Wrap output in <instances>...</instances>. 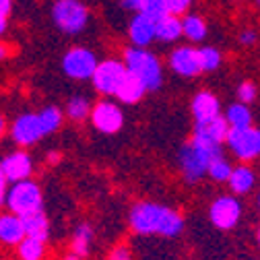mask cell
<instances>
[{
	"label": "cell",
	"instance_id": "20",
	"mask_svg": "<svg viewBox=\"0 0 260 260\" xmlns=\"http://www.w3.org/2000/svg\"><path fill=\"white\" fill-rule=\"evenodd\" d=\"M180 25H182V36L192 44H199L207 38L209 27L201 15H184L180 19Z\"/></svg>",
	"mask_w": 260,
	"mask_h": 260
},
{
	"label": "cell",
	"instance_id": "7",
	"mask_svg": "<svg viewBox=\"0 0 260 260\" xmlns=\"http://www.w3.org/2000/svg\"><path fill=\"white\" fill-rule=\"evenodd\" d=\"M126 77V69L122 60H114V58H108L104 62H97V67L91 75V83L95 87L97 93L102 95H116L122 79Z\"/></svg>",
	"mask_w": 260,
	"mask_h": 260
},
{
	"label": "cell",
	"instance_id": "24",
	"mask_svg": "<svg viewBox=\"0 0 260 260\" xmlns=\"http://www.w3.org/2000/svg\"><path fill=\"white\" fill-rule=\"evenodd\" d=\"M91 242H93V230H91V225L89 223H81L77 230H75V234H73V244H71V252L73 254H77V256H81V258H85L87 254H89V250H91Z\"/></svg>",
	"mask_w": 260,
	"mask_h": 260
},
{
	"label": "cell",
	"instance_id": "12",
	"mask_svg": "<svg viewBox=\"0 0 260 260\" xmlns=\"http://www.w3.org/2000/svg\"><path fill=\"white\" fill-rule=\"evenodd\" d=\"M0 168H3L7 182L15 184L31 178V174H34V159H31L27 151H13L0 159Z\"/></svg>",
	"mask_w": 260,
	"mask_h": 260
},
{
	"label": "cell",
	"instance_id": "25",
	"mask_svg": "<svg viewBox=\"0 0 260 260\" xmlns=\"http://www.w3.org/2000/svg\"><path fill=\"white\" fill-rule=\"evenodd\" d=\"M38 120H40V126L44 130V135H52L62 126V120H64V114L60 108L56 106H48L44 108L40 114H38Z\"/></svg>",
	"mask_w": 260,
	"mask_h": 260
},
{
	"label": "cell",
	"instance_id": "16",
	"mask_svg": "<svg viewBox=\"0 0 260 260\" xmlns=\"http://www.w3.org/2000/svg\"><path fill=\"white\" fill-rule=\"evenodd\" d=\"M21 225H23L25 238H34V240H40L44 244L50 238V221H48L44 209L23 215L21 217Z\"/></svg>",
	"mask_w": 260,
	"mask_h": 260
},
{
	"label": "cell",
	"instance_id": "4",
	"mask_svg": "<svg viewBox=\"0 0 260 260\" xmlns=\"http://www.w3.org/2000/svg\"><path fill=\"white\" fill-rule=\"evenodd\" d=\"M52 21L64 36H79L89 25V9L81 0H56Z\"/></svg>",
	"mask_w": 260,
	"mask_h": 260
},
{
	"label": "cell",
	"instance_id": "41",
	"mask_svg": "<svg viewBox=\"0 0 260 260\" xmlns=\"http://www.w3.org/2000/svg\"><path fill=\"white\" fill-rule=\"evenodd\" d=\"M64 260H83L81 256H77V254H73V252H69L67 256H64Z\"/></svg>",
	"mask_w": 260,
	"mask_h": 260
},
{
	"label": "cell",
	"instance_id": "10",
	"mask_svg": "<svg viewBox=\"0 0 260 260\" xmlns=\"http://www.w3.org/2000/svg\"><path fill=\"white\" fill-rule=\"evenodd\" d=\"M242 217V205L236 197H219L213 201L211 209H209V219L211 223L221 232H227V230H234L238 225Z\"/></svg>",
	"mask_w": 260,
	"mask_h": 260
},
{
	"label": "cell",
	"instance_id": "31",
	"mask_svg": "<svg viewBox=\"0 0 260 260\" xmlns=\"http://www.w3.org/2000/svg\"><path fill=\"white\" fill-rule=\"evenodd\" d=\"M238 100H240V104H244V106L252 104V102L256 100V85L250 83V81L240 83V87H238Z\"/></svg>",
	"mask_w": 260,
	"mask_h": 260
},
{
	"label": "cell",
	"instance_id": "28",
	"mask_svg": "<svg viewBox=\"0 0 260 260\" xmlns=\"http://www.w3.org/2000/svg\"><path fill=\"white\" fill-rule=\"evenodd\" d=\"M232 170H234V166H232L223 155H219V157H215L211 164H209L207 174H209V178H211L213 182H227V180H230Z\"/></svg>",
	"mask_w": 260,
	"mask_h": 260
},
{
	"label": "cell",
	"instance_id": "30",
	"mask_svg": "<svg viewBox=\"0 0 260 260\" xmlns=\"http://www.w3.org/2000/svg\"><path fill=\"white\" fill-rule=\"evenodd\" d=\"M89 112H91V106L85 97H71L69 104H67V116L75 122H83L89 118Z\"/></svg>",
	"mask_w": 260,
	"mask_h": 260
},
{
	"label": "cell",
	"instance_id": "39",
	"mask_svg": "<svg viewBox=\"0 0 260 260\" xmlns=\"http://www.w3.org/2000/svg\"><path fill=\"white\" fill-rule=\"evenodd\" d=\"M5 128H7V122H5V116L0 114V137H3V133H5Z\"/></svg>",
	"mask_w": 260,
	"mask_h": 260
},
{
	"label": "cell",
	"instance_id": "23",
	"mask_svg": "<svg viewBox=\"0 0 260 260\" xmlns=\"http://www.w3.org/2000/svg\"><path fill=\"white\" fill-rule=\"evenodd\" d=\"M225 122L230 128H250L252 126V112L244 104H232L225 112Z\"/></svg>",
	"mask_w": 260,
	"mask_h": 260
},
{
	"label": "cell",
	"instance_id": "33",
	"mask_svg": "<svg viewBox=\"0 0 260 260\" xmlns=\"http://www.w3.org/2000/svg\"><path fill=\"white\" fill-rule=\"evenodd\" d=\"M108 260H133V254H130V250L126 246H118L110 252Z\"/></svg>",
	"mask_w": 260,
	"mask_h": 260
},
{
	"label": "cell",
	"instance_id": "42",
	"mask_svg": "<svg viewBox=\"0 0 260 260\" xmlns=\"http://www.w3.org/2000/svg\"><path fill=\"white\" fill-rule=\"evenodd\" d=\"M135 3H137V5H139V0H135Z\"/></svg>",
	"mask_w": 260,
	"mask_h": 260
},
{
	"label": "cell",
	"instance_id": "26",
	"mask_svg": "<svg viewBox=\"0 0 260 260\" xmlns=\"http://www.w3.org/2000/svg\"><path fill=\"white\" fill-rule=\"evenodd\" d=\"M17 248H19L21 260H42L44 252H46V244L40 240H34V238H23L17 244Z\"/></svg>",
	"mask_w": 260,
	"mask_h": 260
},
{
	"label": "cell",
	"instance_id": "22",
	"mask_svg": "<svg viewBox=\"0 0 260 260\" xmlns=\"http://www.w3.org/2000/svg\"><path fill=\"white\" fill-rule=\"evenodd\" d=\"M254 182H256V174L248 166L234 168L232 174H230V180H227V184H230L234 194H248L254 188Z\"/></svg>",
	"mask_w": 260,
	"mask_h": 260
},
{
	"label": "cell",
	"instance_id": "27",
	"mask_svg": "<svg viewBox=\"0 0 260 260\" xmlns=\"http://www.w3.org/2000/svg\"><path fill=\"white\" fill-rule=\"evenodd\" d=\"M137 13L145 15L149 19H153V21H159V19H164L166 15H170L166 0H139Z\"/></svg>",
	"mask_w": 260,
	"mask_h": 260
},
{
	"label": "cell",
	"instance_id": "1",
	"mask_svg": "<svg viewBox=\"0 0 260 260\" xmlns=\"http://www.w3.org/2000/svg\"><path fill=\"white\" fill-rule=\"evenodd\" d=\"M133 232L141 236H166L176 238L184 230V217L172 207L157 203H139L128 215Z\"/></svg>",
	"mask_w": 260,
	"mask_h": 260
},
{
	"label": "cell",
	"instance_id": "29",
	"mask_svg": "<svg viewBox=\"0 0 260 260\" xmlns=\"http://www.w3.org/2000/svg\"><path fill=\"white\" fill-rule=\"evenodd\" d=\"M199 58H201V71L203 73H213L221 67V52L213 46H205V48H199Z\"/></svg>",
	"mask_w": 260,
	"mask_h": 260
},
{
	"label": "cell",
	"instance_id": "37",
	"mask_svg": "<svg viewBox=\"0 0 260 260\" xmlns=\"http://www.w3.org/2000/svg\"><path fill=\"white\" fill-rule=\"evenodd\" d=\"M9 56H11V50H9V46H7V44H0V62H5Z\"/></svg>",
	"mask_w": 260,
	"mask_h": 260
},
{
	"label": "cell",
	"instance_id": "17",
	"mask_svg": "<svg viewBox=\"0 0 260 260\" xmlns=\"http://www.w3.org/2000/svg\"><path fill=\"white\" fill-rule=\"evenodd\" d=\"M190 108H192L194 122H203V120H209L221 114V104L211 91H199L194 95Z\"/></svg>",
	"mask_w": 260,
	"mask_h": 260
},
{
	"label": "cell",
	"instance_id": "18",
	"mask_svg": "<svg viewBox=\"0 0 260 260\" xmlns=\"http://www.w3.org/2000/svg\"><path fill=\"white\" fill-rule=\"evenodd\" d=\"M145 93H147V89H145L143 81L139 77H135L133 73H126V77L122 79V83L116 91V97H118V102L133 106V104H139L143 100Z\"/></svg>",
	"mask_w": 260,
	"mask_h": 260
},
{
	"label": "cell",
	"instance_id": "9",
	"mask_svg": "<svg viewBox=\"0 0 260 260\" xmlns=\"http://www.w3.org/2000/svg\"><path fill=\"white\" fill-rule=\"evenodd\" d=\"M89 118L93 122V126L100 130L104 135H116L120 133V128L124 126V112L118 104L110 102V100H104V102H97L91 112H89Z\"/></svg>",
	"mask_w": 260,
	"mask_h": 260
},
{
	"label": "cell",
	"instance_id": "40",
	"mask_svg": "<svg viewBox=\"0 0 260 260\" xmlns=\"http://www.w3.org/2000/svg\"><path fill=\"white\" fill-rule=\"evenodd\" d=\"M52 159V164H58V159H60V155L58 153H48V161Z\"/></svg>",
	"mask_w": 260,
	"mask_h": 260
},
{
	"label": "cell",
	"instance_id": "3",
	"mask_svg": "<svg viewBox=\"0 0 260 260\" xmlns=\"http://www.w3.org/2000/svg\"><path fill=\"white\" fill-rule=\"evenodd\" d=\"M124 69L126 73H133L139 77L147 91H157L164 83V69H161L159 58L149 52L147 48H135L130 46L124 50Z\"/></svg>",
	"mask_w": 260,
	"mask_h": 260
},
{
	"label": "cell",
	"instance_id": "15",
	"mask_svg": "<svg viewBox=\"0 0 260 260\" xmlns=\"http://www.w3.org/2000/svg\"><path fill=\"white\" fill-rule=\"evenodd\" d=\"M227 130H230V126H227L225 118L219 114V116L203 120V122H194V135L192 137L215 143V145H223L225 137H227Z\"/></svg>",
	"mask_w": 260,
	"mask_h": 260
},
{
	"label": "cell",
	"instance_id": "5",
	"mask_svg": "<svg viewBox=\"0 0 260 260\" xmlns=\"http://www.w3.org/2000/svg\"><path fill=\"white\" fill-rule=\"evenodd\" d=\"M5 205L9 211L17 217H23L27 213H34L44 209V197H42V188L34 180H21L15 182L11 188H7V197Z\"/></svg>",
	"mask_w": 260,
	"mask_h": 260
},
{
	"label": "cell",
	"instance_id": "11",
	"mask_svg": "<svg viewBox=\"0 0 260 260\" xmlns=\"http://www.w3.org/2000/svg\"><path fill=\"white\" fill-rule=\"evenodd\" d=\"M11 137L21 147H31V145L40 143L46 135L40 126L38 114H21L11 126Z\"/></svg>",
	"mask_w": 260,
	"mask_h": 260
},
{
	"label": "cell",
	"instance_id": "35",
	"mask_svg": "<svg viewBox=\"0 0 260 260\" xmlns=\"http://www.w3.org/2000/svg\"><path fill=\"white\" fill-rule=\"evenodd\" d=\"M7 188H9V182L3 174V168H0V207L5 205V197H7Z\"/></svg>",
	"mask_w": 260,
	"mask_h": 260
},
{
	"label": "cell",
	"instance_id": "34",
	"mask_svg": "<svg viewBox=\"0 0 260 260\" xmlns=\"http://www.w3.org/2000/svg\"><path fill=\"white\" fill-rule=\"evenodd\" d=\"M256 42V31L254 29H244L240 34V44L242 46H254Z\"/></svg>",
	"mask_w": 260,
	"mask_h": 260
},
{
	"label": "cell",
	"instance_id": "8",
	"mask_svg": "<svg viewBox=\"0 0 260 260\" xmlns=\"http://www.w3.org/2000/svg\"><path fill=\"white\" fill-rule=\"evenodd\" d=\"M227 147L240 161H252L260 153V133L258 128H230L225 137Z\"/></svg>",
	"mask_w": 260,
	"mask_h": 260
},
{
	"label": "cell",
	"instance_id": "6",
	"mask_svg": "<svg viewBox=\"0 0 260 260\" xmlns=\"http://www.w3.org/2000/svg\"><path fill=\"white\" fill-rule=\"evenodd\" d=\"M97 62L100 60H97L95 52H91L89 48L77 46V48H71L62 56V71H64V75L75 81H89L97 67Z\"/></svg>",
	"mask_w": 260,
	"mask_h": 260
},
{
	"label": "cell",
	"instance_id": "21",
	"mask_svg": "<svg viewBox=\"0 0 260 260\" xmlns=\"http://www.w3.org/2000/svg\"><path fill=\"white\" fill-rule=\"evenodd\" d=\"M182 38V25H180V17L176 15H166L164 19H159L155 23V40L164 42V44H172L176 40Z\"/></svg>",
	"mask_w": 260,
	"mask_h": 260
},
{
	"label": "cell",
	"instance_id": "36",
	"mask_svg": "<svg viewBox=\"0 0 260 260\" xmlns=\"http://www.w3.org/2000/svg\"><path fill=\"white\" fill-rule=\"evenodd\" d=\"M13 11V0H0V17H9Z\"/></svg>",
	"mask_w": 260,
	"mask_h": 260
},
{
	"label": "cell",
	"instance_id": "32",
	"mask_svg": "<svg viewBox=\"0 0 260 260\" xmlns=\"http://www.w3.org/2000/svg\"><path fill=\"white\" fill-rule=\"evenodd\" d=\"M192 3H194V0H166L170 15H176V17H180L182 13H188V9L192 7Z\"/></svg>",
	"mask_w": 260,
	"mask_h": 260
},
{
	"label": "cell",
	"instance_id": "14",
	"mask_svg": "<svg viewBox=\"0 0 260 260\" xmlns=\"http://www.w3.org/2000/svg\"><path fill=\"white\" fill-rule=\"evenodd\" d=\"M155 23L153 19L137 13L128 23V38L135 48H147L155 42Z\"/></svg>",
	"mask_w": 260,
	"mask_h": 260
},
{
	"label": "cell",
	"instance_id": "2",
	"mask_svg": "<svg viewBox=\"0 0 260 260\" xmlns=\"http://www.w3.org/2000/svg\"><path fill=\"white\" fill-rule=\"evenodd\" d=\"M219 155H223L221 145L192 137V141L180 149V170H182L184 180L188 184L199 182L207 174L209 164Z\"/></svg>",
	"mask_w": 260,
	"mask_h": 260
},
{
	"label": "cell",
	"instance_id": "13",
	"mask_svg": "<svg viewBox=\"0 0 260 260\" xmlns=\"http://www.w3.org/2000/svg\"><path fill=\"white\" fill-rule=\"evenodd\" d=\"M170 69L180 75V77H199L203 71H201V58H199V48H192V46H182V48H176L172 54H170Z\"/></svg>",
	"mask_w": 260,
	"mask_h": 260
},
{
	"label": "cell",
	"instance_id": "19",
	"mask_svg": "<svg viewBox=\"0 0 260 260\" xmlns=\"http://www.w3.org/2000/svg\"><path fill=\"white\" fill-rule=\"evenodd\" d=\"M23 238H25V232L21 225V217L13 213L0 215V242L7 246H17Z\"/></svg>",
	"mask_w": 260,
	"mask_h": 260
},
{
	"label": "cell",
	"instance_id": "38",
	"mask_svg": "<svg viewBox=\"0 0 260 260\" xmlns=\"http://www.w3.org/2000/svg\"><path fill=\"white\" fill-rule=\"evenodd\" d=\"M7 27H9V17H0V36H5Z\"/></svg>",
	"mask_w": 260,
	"mask_h": 260
}]
</instances>
